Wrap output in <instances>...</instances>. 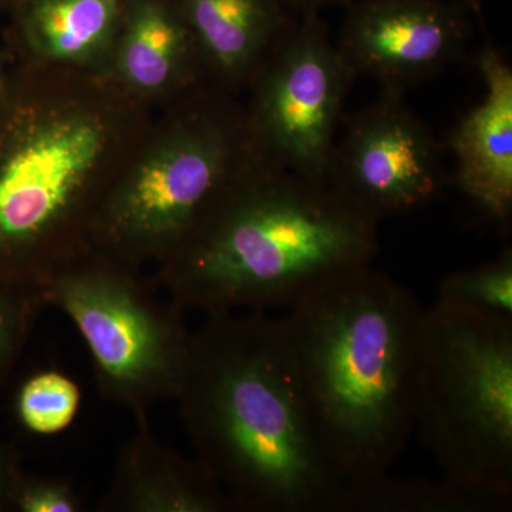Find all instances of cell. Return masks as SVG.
I'll list each match as a JSON object with an SVG mask.
<instances>
[{"instance_id":"obj_20","label":"cell","mask_w":512,"mask_h":512,"mask_svg":"<svg viewBox=\"0 0 512 512\" xmlns=\"http://www.w3.org/2000/svg\"><path fill=\"white\" fill-rule=\"evenodd\" d=\"M12 511L79 512L83 501L72 484L56 477L20 474L12 497Z\"/></svg>"},{"instance_id":"obj_18","label":"cell","mask_w":512,"mask_h":512,"mask_svg":"<svg viewBox=\"0 0 512 512\" xmlns=\"http://www.w3.org/2000/svg\"><path fill=\"white\" fill-rule=\"evenodd\" d=\"M80 400L82 392L70 377L56 370H43L20 387L16 412L25 429L52 436L73 423Z\"/></svg>"},{"instance_id":"obj_15","label":"cell","mask_w":512,"mask_h":512,"mask_svg":"<svg viewBox=\"0 0 512 512\" xmlns=\"http://www.w3.org/2000/svg\"><path fill=\"white\" fill-rule=\"evenodd\" d=\"M187 23L158 0H137L121 39V76L134 89L153 92L173 82L188 50Z\"/></svg>"},{"instance_id":"obj_23","label":"cell","mask_w":512,"mask_h":512,"mask_svg":"<svg viewBox=\"0 0 512 512\" xmlns=\"http://www.w3.org/2000/svg\"><path fill=\"white\" fill-rule=\"evenodd\" d=\"M457 2L468 3V5L476 6V0H457Z\"/></svg>"},{"instance_id":"obj_22","label":"cell","mask_w":512,"mask_h":512,"mask_svg":"<svg viewBox=\"0 0 512 512\" xmlns=\"http://www.w3.org/2000/svg\"><path fill=\"white\" fill-rule=\"evenodd\" d=\"M296 8L302 10L303 13L318 12L325 6L336 5V3H345L348 0H289Z\"/></svg>"},{"instance_id":"obj_2","label":"cell","mask_w":512,"mask_h":512,"mask_svg":"<svg viewBox=\"0 0 512 512\" xmlns=\"http://www.w3.org/2000/svg\"><path fill=\"white\" fill-rule=\"evenodd\" d=\"M377 225L329 185L262 158L212 202L153 282L207 315L291 308L372 264Z\"/></svg>"},{"instance_id":"obj_3","label":"cell","mask_w":512,"mask_h":512,"mask_svg":"<svg viewBox=\"0 0 512 512\" xmlns=\"http://www.w3.org/2000/svg\"><path fill=\"white\" fill-rule=\"evenodd\" d=\"M423 313L409 289L367 265L282 318L313 430L346 487L389 473L416 427Z\"/></svg>"},{"instance_id":"obj_17","label":"cell","mask_w":512,"mask_h":512,"mask_svg":"<svg viewBox=\"0 0 512 512\" xmlns=\"http://www.w3.org/2000/svg\"><path fill=\"white\" fill-rule=\"evenodd\" d=\"M437 303L471 315L512 322L511 249L488 264L446 276Z\"/></svg>"},{"instance_id":"obj_13","label":"cell","mask_w":512,"mask_h":512,"mask_svg":"<svg viewBox=\"0 0 512 512\" xmlns=\"http://www.w3.org/2000/svg\"><path fill=\"white\" fill-rule=\"evenodd\" d=\"M181 9L208 62L228 77L248 73L291 23L281 0H181Z\"/></svg>"},{"instance_id":"obj_16","label":"cell","mask_w":512,"mask_h":512,"mask_svg":"<svg viewBox=\"0 0 512 512\" xmlns=\"http://www.w3.org/2000/svg\"><path fill=\"white\" fill-rule=\"evenodd\" d=\"M511 501L453 478L382 476L346 487L340 512H494L510 510Z\"/></svg>"},{"instance_id":"obj_21","label":"cell","mask_w":512,"mask_h":512,"mask_svg":"<svg viewBox=\"0 0 512 512\" xmlns=\"http://www.w3.org/2000/svg\"><path fill=\"white\" fill-rule=\"evenodd\" d=\"M20 474L18 463L5 444L0 441V512L12 507L13 491L18 484Z\"/></svg>"},{"instance_id":"obj_12","label":"cell","mask_w":512,"mask_h":512,"mask_svg":"<svg viewBox=\"0 0 512 512\" xmlns=\"http://www.w3.org/2000/svg\"><path fill=\"white\" fill-rule=\"evenodd\" d=\"M133 433L117 454L100 512H232L217 478L198 458L175 453L157 439L147 412L134 413Z\"/></svg>"},{"instance_id":"obj_1","label":"cell","mask_w":512,"mask_h":512,"mask_svg":"<svg viewBox=\"0 0 512 512\" xmlns=\"http://www.w3.org/2000/svg\"><path fill=\"white\" fill-rule=\"evenodd\" d=\"M174 400L235 511L340 512L346 484L313 430L282 319L208 315Z\"/></svg>"},{"instance_id":"obj_6","label":"cell","mask_w":512,"mask_h":512,"mask_svg":"<svg viewBox=\"0 0 512 512\" xmlns=\"http://www.w3.org/2000/svg\"><path fill=\"white\" fill-rule=\"evenodd\" d=\"M43 296L82 335L104 400L137 413L175 399L190 350L185 309L161 301L137 266L92 249L52 276Z\"/></svg>"},{"instance_id":"obj_7","label":"cell","mask_w":512,"mask_h":512,"mask_svg":"<svg viewBox=\"0 0 512 512\" xmlns=\"http://www.w3.org/2000/svg\"><path fill=\"white\" fill-rule=\"evenodd\" d=\"M237 136L217 120L180 128L101 198L92 232L96 251L140 266L167 261L208 207L244 173Z\"/></svg>"},{"instance_id":"obj_14","label":"cell","mask_w":512,"mask_h":512,"mask_svg":"<svg viewBox=\"0 0 512 512\" xmlns=\"http://www.w3.org/2000/svg\"><path fill=\"white\" fill-rule=\"evenodd\" d=\"M123 0H30L25 33L39 55L83 63L99 55L113 36Z\"/></svg>"},{"instance_id":"obj_9","label":"cell","mask_w":512,"mask_h":512,"mask_svg":"<svg viewBox=\"0 0 512 512\" xmlns=\"http://www.w3.org/2000/svg\"><path fill=\"white\" fill-rule=\"evenodd\" d=\"M343 128L328 185L357 210L380 222L439 197L443 148L403 93L383 89L375 103L343 120Z\"/></svg>"},{"instance_id":"obj_10","label":"cell","mask_w":512,"mask_h":512,"mask_svg":"<svg viewBox=\"0 0 512 512\" xmlns=\"http://www.w3.org/2000/svg\"><path fill=\"white\" fill-rule=\"evenodd\" d=\"M473 9L457 0H362L349 6L338 47L356 76L404 93L460 59Z\"/></svg>"},{"instance_id":"obj_4","label":"cell","mask_w":512,"mask_h":512,"mask_svg":"<svg viewBox=\"0 0 512 512\" xmlns=\"http://www.w3.org/2000/svg\"><path fill=\"white\" fill-rule=\"evenodd\" d=\"M109 127L92 111H30L0 136V285L43 292L92 251L93 181Z\"/></svg>"},{"instance_id":"obj_8","label":"cell","mask_w":512,"mask_h":512,"mask_svg":"<svg viewBox=\"0 0 512 512\" xmlns=\"http://www.w3.org/2000/svg\"><path fill=\"white\" fill-rule=\"evenodd\" d=\"M355 77L318 12L289 23L256 87L252 130L261 157L303 180L328 185L343 104Z\"/></svg>"},{"instance_id":"obj_11","label":"cell","mask_w":512,"mask_h":512,"mask_svg":"<svg viewBox=\"0 0 512 512\" xmlns=\"http://www.w3.org/2000/svg\"><path fill=\"white\" fill-rule=\"evenodd\" d=\"M476 60L485 96L451 134L456 184L478 210L507 227L512 214V69L494 47H483Z\"/></svg>"},{"instance_id":"obj_19","label":"cell","mask_w":512,"mask_h":512,"mask_svg":"<svg viewBox=\"0 0 512 512\" xmlns=\"http://www.w3.org/2000/svg\"><path fill=\"white\" fill-rule=\"evenodd\" d=\"M46 306L43 292L0 285V387L18 362Z\"/></svg>"},{"instance_id":"obj_5","label":"cell","mask_w":512,"mask_h":512,"mask_svg":"<svg viewBox=\"0 0 512 512\" xmlns=\"http://www.w3.org/2000/svg\"><path fill=\"white\" fill-rule=\"evenodd\" d=\"M414 424L443 476L512 500V322L424 311Z\"/></svg>"}]
</instances>
